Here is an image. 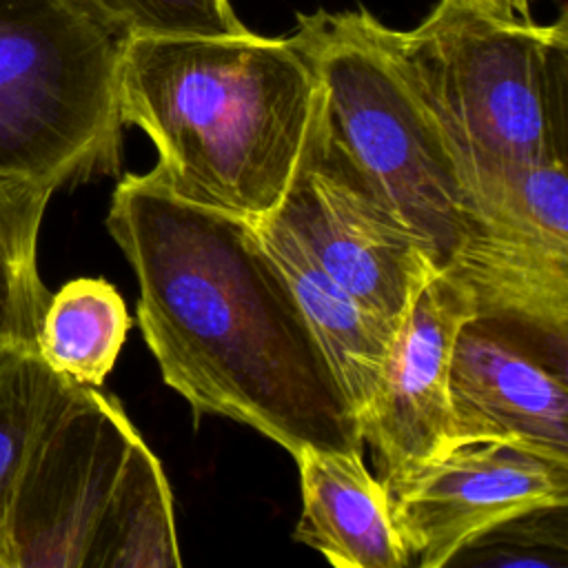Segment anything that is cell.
<instances>
[{
    "label": "cell",
    "instance_id": "obj_1",
    "mask_svg": "<svg viewBox=\"0 0 568 568\" xmlns=\"http://www.w3.org/2000/svg\"><path fill=\"white\" fill-rule=\"evenodd\" d=\"M106 231L135 273L144 342L197 415L242 422L293 457L362 453L355 408L251 222L129 173Z\"/></svg>",
    "mask_w": 568,
    "mask_h": 568
},
{
    "label": "cell",
    "instance_id": "obj_2",
    "mask_svg": "<svg viewBox=\"0 0 568 568\" xmlns=\"http://www.w3.org/2000/svg\"><path fill=\"white\" fill-rule=\"evenodd\" d=\"M315 71L286 38L131 36L122 40L124 124L158 151L169 193L251 224L282 202L315 109Z\"/></svg>",
    "mask_w": 568,
    "mask_h": 568
},
{
    "label": "cell",
    "instance_id": "obj_3",
    "mask_svg": "<svg viewBox=\"0 0 568 568\" xmlns=\"http://www.w3.org/2000/svg\"><path fill=\"white\" fill-rule=\"evenodd\" d=\"M404 78L442 129L484 213L528 166L566 158L568 22L439 0L410 31L386 27Z\"/></svg>",
    "mask_w": 568,
    "mask_h": 568
},
{
    "label": "cell",
    "instance_id": "obj_4",
    "mask_svg": "<svg viewBox=\"0 0 568 568\" xmlns=\"http://www.w3.org/2000/svg\"><path fill=\"white\" fill-rule=\"evenodd\" d=\"M315 80V122L437 271L484 222L442 129L397 67L386 24L364 9L297 13L291 33Z\"/></svg>",
    "mask_w": 568,
    "mask_h": 568
},
{
    "label": "cell",
    "instance_id": "obj_5",
    "mask_svg": "<svg viewBox=\"0 0 568 568\" xmlns=\"http://www.w3.org/2000/svg\"><path fill=\"white\" fill-rule=\"evenodd\" d=\"M13 568L182 566L160 459L120 402L80 384L40 433L11 510Z\"/></svg>",
    "mask_w": 568,
    "mask_h": 568
},
{
    "label": "cell",
    "instance_id": "obj_6",
    "mask_svg": "<svg viewBox=\"0 0 568 568\" xmlns=\"http://www.w3.org/2000/svg\"><path fill=\"white\" fill-rule=\"evenodd\" d=\"M120 49L78 0H0V178L58 191L120 171Z\"/></svg>",
    "mask_w": 568,
    "mask_h": 568
},
{
    "label": "cell",
    "instance_id": "obj_7",
    "mask_svg": "<svg viewBox=\"0 0 568 568\" xmlns=\"http://www.w3.org/2000/svg\"><path fill=\"white\" fill-rule=\"evenodd\" d=\"M273 215L393 333L417 293L439 273L422 242L324 138L315 109L300 162Z\"/></svg>",
    "mask_w": 568,
    "mask_h": 568
},
{
    "label": "cell",
    "instance_id": "obj_8",
    "mask_svg": "<svg viewBox=\"0 0 568 568\" xmlns=\"http://www.w3.org/2000/svg\"><path fill=\"white\" fill-rule=\"evenodd\" d=\"M444 271L468 286L475 315L515 322L566 344V158H548L521 171Z\"/></svg>",
    "mask_w": 568,
    "mask_h": 568
},
{
    "label": "cell",
    "instance_id": "obj_9",
    "mask_svg": "<svg viewBox=\"0 0 568 568\" xmlns=\"http://www.w3.org/2000/svg\"><path fill=\"white\" fill-rule=\"evenodd\" d=\"M388 497L410 564L444 568L499 521L539 506L568 504V464L515 442H455L388 490Z\"/></svg>",
    "mask_w": 568,
    "mask_h": 568
},
{
    "label": "cell",
    "instance_id": "obj_10",
    "mask_svg": "<svg viewBox=\"0 0 568 568\" xmlns=\"http://www.w3.org/2000/svg\"><path fill=\"white\" fill-rule=\"evenodd\" d=\"M448 397L453 444L515 442L568 464L566 344L473 315L453 346Z\"/></svg>",
    "mask_w": 568,
    "mask_h": 568
},
{
    "label": "cell",
    "instance_id": "obj_11",
    "mask_svg": "<svg viewBox=\"0 0 568 568\" xmlns=\"http://www.w3.org/2000/svg\"><path fill=\"white\" fill-rule=\"evenodd\" d=\"M475 315L468 286L439 271L417 293L388 346L382 379L362 422L379 481L393 490L450 446L448 371L459 328Z\"/></svg>",
    "mask_w": 568,
    "mask_h": 568
},
{
    "label": "cell",
    "instance_id": "obj_12",
    "mask_svg": "<svg viewBox=\"0 0 568 568\" xmlns=\"http://www.w3.org/2000/svg\"><path fill=\"white\" fill-rule=\"evenodd\" d=\"M295 459L302 486L297 541L337 568L410 566L388 490L366 470L362 453L302 450Z\"/></svg>",
    "mask_w": 568,
    "mask_h": 568
},
{
    "label": "cell",
    "instance_id": "obj_13",
    "mask_svg": "<svg viewBox=\"0 0 568 568\" xmlns=\"http://www.w3.org/2000/svg\"><path fill=\"white\" fill-rule=\"evenodd\" d=\"M253 226L284 273L297 304L331 359L362 428L377 393L395 333L337 284L277 215L271 213Z\"/></svg>",
    "mask_w": 568,
    "mask_h": 568
},
{
    "label": "cell",
    "instance_id": "obj_14",
    "mask_svg": "<svg viewBox=\"0 0 568 568\" xmlns=\"http://www.w3.org/2000/svg\"><path fill=\"white\" fill-rule=\"evenodd\" d=\"M131 317L102 277H78L51 293L38 331L40 357L60 375L102 386L126 342Z\"/></svg>",
    "mask_w": 568,
    "mask_h": 568
},
{
    "label": "cell",
    "instance_id": "obj_15",
    "mask_svg": "<svg viewBox=\"0 0 568 568\" xmlns=\"http://www.w3.org/2000/svg\"><path fill=\"white\" fill-rule=\"evenodd\" d=\"M53 189L0 178V353L36 348L51 297L38 271V235Z\"/></svg>",
    "mask_w": 568,
    "mask_h": 568
},
{
    "label": "cell",
    "instance_id": "obj_16",
    "mask_svg": "<svg viewBox=\"0 0 568 568\" xmlns=\"http://www.w3.org/2000/svg\"><path fill=\"white\" fill-rule=\"evenodd\" d=\"M80 384L55 373L36 348L0 353V564L13 568L9 510L20 473L44 426Z\"/></svg>",
    "mask_w": 568,
    "mask_h": 568
},
{
    "label": "cell",
    "instance_id": "obj_17",
    "mask_svg": "<svg viewBox=\"0 0 568 568\" xmlns=\"http://www.w3.org/2000/svg\"><path fill=\"white\" fill-rule=\"evenodd\" d=\"M115 38L131 36H231L248 27L231 0H78Z\"/></svg>",
    "mask_w": 568,
    "mask_h": 568
},
{
    "label": "cell",
    "instance_id": "obj_18",
    "mask_svg": "<svg viewBox=\"0 0 568 568\" xmlns=\"http://www.w3.org/2000/svg\"><path fill=\"white\" fill-rule=\"evenodd\" d=\"M566 506H539L499 521L470 544H466L453 559L468 564L493 566H559L566 564L552 552L566 557Z\"/></svg>",
    "mask_w": 568,
    "mask_h": 568
},
{
    "label": "cell",
    "instance_id": "obj_19",
    "mask_svg": "<svg viewBox=\"0 0 568 568\" xmlns=\"http://www.w3.org/2000/svg\"><path fill=\"white\" fill-rule=\"evenodd\" d=\"M473 4H484V7H504V9H526L530 0H466Z\"/></svg>",
    "mask_w": 568,
    "mask_h": 568
},
{
    "label": "cell",
    "instance_id": "obj_20",
    "mask_svg": "<svg viewBox=\"0 0 568 568\" xmlns=\"http://www.w3.org/2000/svg\"><path fill=\"white\" fill-rule=\"evenodd\" d=\"M0 568H2V564H0Z\"/></svg>",
    "mask_w": 568,
    "mask_h": 568
}]
</instances>
